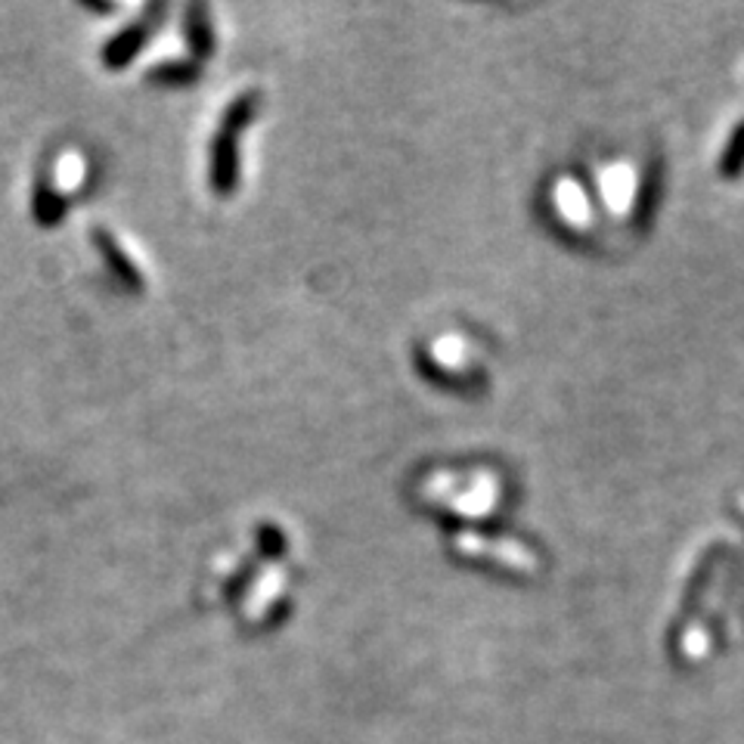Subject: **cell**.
<instances>
[{"mask_svg":"<svg viewBox=\"0 0 744 744\" xmlns=\"http://www.w3.org/2000/svg\"><path fill=\"white\" fill-rule=\"evenodd\" d=\"M239 180V153H236V134L220 131L215 140V153H211V186L217 193H232V186Z\"/></svg>","mask_w":744,"mask_h":744,"instance_id":"cell-1","label":"cell"},{"mask_svg":"<svg viewBox=\"0 0 744 744\" xmlns=\"http://www.w3.org/2000/svg\"><path fill=\"white\" fill-rule=\"evenodd\" d=\"M146 34H149V22H137V25L124 29L118 38L108 41L106 53H103V62H106L108 69H122V65H127V62L140 53V46L146 41Z\"/></svg>","mask_w":744,"mask_h":744,"instance_id":"cell-2","label":"cell"},{"mask_svg":"<svg viewBox=\"0 0 744 744\" xmlns=\"http://www.w3.org/2000/svg\"><path fill=\"white\" fill-rule=\"evenodd\" d=\"M93 242L100 246V251H103V258L108 261V267L115 270V277L124 279L131 289H143V277H140V270L134 267V261L124 255V248L112 239V232L106 230H96L93 232Z\"/></svg>","mask_w":744,"mask_h":744,"instance_id":"cell-3","label":"cell"},{"mask_svg":"<svg viewBox=\"0 0 744 744\" xmlns=\"http://www.w3.org/2000/svg\"><path fill=\"white\" fill-rule=\"evenodd\" d=\"M62 211H65V199L50 186V180H41L34 186V217L41 220V227H56Z\"/></svg>","mask_w":744,"mask_h":744,"instance_id":"cell-4","label":"cell"},{"mask_svg":"<svg viewBox=\"0 0 744 744\" xmlns=\"http://www.w3.org/2000/svg\"><path fill=\"white\" fill-rule=\"evenodd\" d=\"M186 34H189V46L196 56H208L211 46H215V38H211V29H208V16H205V7H193L189 10V25H186Z\"/></svg>","mask_w":744,"mask_h":744,"instance_id":"cell-5","label":"cell"},{"mask_svg":"<svg viewBox=\"0 0 744 744\" xmlns=\"http://www.w3.org/2000/svg\"><path fill=\"white\" fill-rule=\"evenodd\" d=\"M255 106H258V96L255 93H246V96H239L230 108H227V115H224V131H242L248 122H251V115H255Z\"/></svg>","mask_w":744,"mask_h":744,"instance_id":"cell-6","label":"cell"},{"mask_svg":"<svg viewBox=\"0 0 744 744\" xmlns=\"http://www.w3.org/2000/svg\"><path fill=\"white\" fill-rule=\"evenodd\" d=\"M196 78H199L196 62H174V65H162L153 72V81H162V84H189Z\"/></svg>","mask_w":744,"mask_h":744,"instance_id":"cell-7","label":"cell"},{"mask_svg":"<svg viewBox=\"0 0 744 744\" xmlns=\"http://www.w3.org/2000/svg\"><path fill=\"white\" fill-rule=\"evenodd\" d=\"M261 552L267 558H279L282 556V534H279L277 527H261Z\"/></svg>","mask_w":744,"mask_h":744,"instance_id":"cell-8","label":"cell"}]
</instances>
